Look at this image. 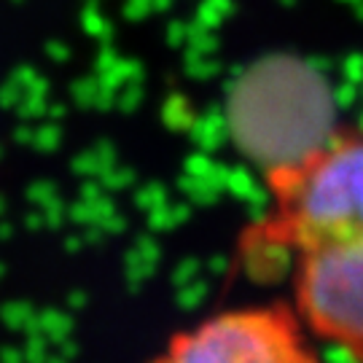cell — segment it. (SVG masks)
<instances>
[{
	"label": "cell",
	"mask_w": 363,
	"mask_h": 363,
	"mask_svg": "<svg viewBox=\"0 0 363 363\" xmlns=\"http://www.w3.org/2000/svg\"><path fill=\"white\" fill-rule=\"evenodd\" d=\"M148 363H325L288 301L226 307L175 331Z\"/></svg>",
	"instance_id": "obj_2"
},
{
	"label": "cell",
	"mask_w": 363,
	"mask_h": 363,
	"mask_svg": "<svg viewBox=\"0 0 363 363\" xmlns=\"http://www.w3.org/2000/svg\"><path fill=\"white\" fill-rule=\"evenodd\" d=\"M267 191L242 256L283 267L315 342L363 363V124L269 164Z\"/></svg>",
	"instance_id": "obj_1"
}]
</instances>
